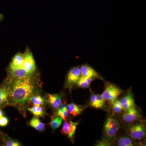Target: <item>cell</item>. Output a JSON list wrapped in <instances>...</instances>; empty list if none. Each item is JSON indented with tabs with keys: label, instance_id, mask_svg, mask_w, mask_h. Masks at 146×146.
Here are the masks:
<instances>
[{
	"label": "cell",
	"instance_id": "obj_1",
	"mask_svg": "<svg viewBox=\"0 0 146 146\" xmlns=\"http://www.w3.org/2000/svg\"><path fill=\"white\" fill-rule=\"evenodd\" d=\"M35 84L32 76L11 79L9 83L8 105L24 106L31 100Z\"/></svg>",
	"mask_w": 146,
	"mask_h": 146
},
{
	"label": "cell",
	"instance_id": "obj_2",
	"mask_svg": "<svg viewBox=\"0 0 146 146\" xmlns=\"http://www.w3.org/2000/svg\"><path fill=\"white\" fill-rule=\"evenodd\" d=\"M120 125L118 120L114 117H108L106 120L104 125L103 140L112 143L115 139Z\"/></svg>",
	"mask_w": 146,
	"mask_h": 146
},
{
	"label": "cell",
	"instance_id": "obj_3",
	"mask_svg": "<svg viewBox=\"0 0 146 146\" xmlns=\"http://www.w3.org/2000/svg\"><path fill=\"white\" fill-rule=\"evenodd\" d=\"M126 127V134L135 141H141L146 135V127L141 121L128 123Z\"/></svg>",
	"mask_w": 146,
	"mask_h": 146
},
{
	"label": "cell",
	"instance_id": "obj_4",
	"mask_svg": "<svg viewBox=\"0 0 146 146\" xmlns=\"http://www.w3.org/2000/svg\"><path fill=\"white\" fill-rule=\"evenodd\" d=\"M122 90L113 83H108L105 85L102 96L110 105L117 99L122 93Z\"/></svg>",
	"mask_w": 146,
	"mask_h": 146
},
{
	"label": "cell",
	"instance_id": "obj_5",
	"mask_svg": "<svg viewBox=\"0 0 146 146\" xmlns=\"http://www.w3.org/2000/svg\"><path fill=\"white\" fill-rule=\"evenodd\" d=\"M123 112L121 115V118L123 121L127 123H130L140 121L141 119V112L136 108V106L123 110Z\"/></svg>",
	"mask_w": 146,
	"mask_h": 146
},
{
	"label": "cell",
	"instance_id": "obj_6",
	"mask_svg": "<svg viewBox=\"0 0 146 146\" xmlns=\"http://www.w3.org/2000/svg\"><path fill=\"white\" fill-rule=\"evenodd\" d=\"M81 76L80 66H75L71 68L66 76V85L67 87L71 89L73 86L76 84Z\"/></svg>",
	"mask_w": 146,
	"mask_h": 146
},
{
	"label": "cell",
	"instance_id": "obj_7",
	"mask_svg": "<svg viewBox=\"0 0 146 146\" xmlns=\"http://www.w3.org/2000/svg\"><path fill=\"white\" fill-rule=\"evenodd\" d=\"M22 67L30 72L34 73L36 70V66L33 55L30 50L27 49L23 54Z\"/></svg>",
	"mask_w": 146,
	"mask_h": 146
},
{
	"label": "cell",
	"instance_id": "obj_8",
	"mask_svg": "<svg viewBox=\"0 0 146 146\" xmlns=\"http://www.w3.org/2000/svg\"><path fill=\"white\" fill-rule=\"evenodd\" d=\"M79 122H72L71 121H65L63 124V127L60 132L68 136V138L72 139L75 133Z\"/></svg>",
	"mask_w": 146,
	"mask_h": 146
},
{
	"label": "cell",
	"instance_id": "obj_9",
	"mask_svg": "<svg viewBox=\"0 0 146 146\" xmlns=\"http://www.w3.org/2000/svg\"><path fill=\"white\" fill-rule=\"evenodd\" d=\"M80 68L81 76L91 78L94 79L96 78H101L99 74L93 67L88 64H83L80 67Z\"/></svg>",
	"mask_w": 146,
	"mask_h": 146
},
{
	"label": "cell",
	"instance_id": "obj_10",
	"mask_svg": "<svg viewBox=\"0 0 146 146\" xmlns=\"http://www.w3.org/2000/svg\"><path fill=\"white\" fill-rule=\"evenodd\" d=\"M9 83L5 82L0 85V107L3 108L8 105Z\"/></svg>",
	"mask_w": 146,
	"mask_h": 146
},
{
	"label": "cell",
	"instance_id": "obj_11",
	"mask_svg": "<svg viewBox=\"0 0 146 146\" xmlns=\"http://www.w3.org/2000/svg\"><path fill=\"white\" fill-rule=\"evenodd\" d=\"M11 79L22 78L32 76L33 73L30 72L24 69L23 67L14 69L9 70Z\"/></svg>",
	"mask_w": 146,
	"mask_h": 146
},
{
	"label": "cell",
	"instance_id": "obj_12",
	"mask_svg": "<svg viewBox=\"0 0 146 146\" xmlns=\"http://www.w3.org/2000/svg\"><path fill=\"white\" fill-rule=\"evenodd\" d=\"M116 144L117 146H133L137 145L138 144L135 140L126 134L117 138Z\"/></svg>",
	"mask_w": 146,
	"mask_h": 146
},
{
	"label": "cell",
	"instance_id": "obj_13",
	"mask_svg": "<svg viewBox=\"0 0 146 146\" xmlns=\"http://www.w3.org/2000/svg\"><path fill=\"white\" fill-rule=\"evenodd\" d=\"M123 107V110L129 109L130 108L136 106L134 98L131 92H128L120 100Z\"/></svg>",
	"mask_w": 146,
	"mask_h": 146
},
{
	"label": "cell",
	"instance_id": "obj_14",
	"mask_svg": "<svg viewBox=\"0 0 146 146\" xmlns=\"http://www.w3.org/2000/svg\"><path fill=\"white\" fill-rule=\"evenodd\" d=\"M23 60V54L21 52L16 54L12 58L9 66V70H14L22 67Z\"/></svg>",
	"mask_w": 146,
	"mask_h": 146
},
{
	"label": "cell",
	"instance_id": "obj_15",
	"mask_svg": "<svg viewBox=\"0 0 146 146\" xmlns=\"http://www.w3.org/2000/svg\"><path fill=\"white\" fill-rule=\"evenodd\" d=\"M48 102L50 104L54 109H57L59 105L62 102V98L58 94L48 95Z\"/></svg>",
	"mask_w": 146,
	"mask_h": 146
},
{
	"label": "cell",
	"instance_id": "obj_16",
	"mask_svg": "<svg viewBox=\"0 0 146 146\" xmlns=\"http://www.w3.org/2000/svg\"><path fill=\"white\" fill-rule=\"evenodd\" d=\"M66 106L69 114L74 117L80 115L83 110V108L80 106L78 105L73 103L67 104Z\"/></svg>",
	"mask_w": 146,
	"mask_h": 146
},
{
	"label": "cell",
	"instance_id": "obj_17",
	"mask_svg": "<svg viewBox=\"0 0 146 146\" xmlns=\"http://www.w3.org/2000/svg\"><path fill=\"white\" fill-rule=\"evenodd\" d=\"M30 125L39 131H42L45 128V124L42 123L36 116H34L32 118L30 121Z\"/></svg>",
	"mask_w": 146,
	"mask_h": 146
},
{
	"label": "cell",
	"instance_id": "obj_18",
	"mask_svg": "<svg viewBox=\"0 0 146 146\" xmlns=\"http://www.w3.org/2000/svg\"><path fill=\"white\" fill-rule=\"evenodd\" d=\"M94 80L95 79L91 78L81 76L76 85H77L80 88L86 89L89 88L91 82Z\"/></svg>",
	"mask_w": 146,
	"mask_h": 146
},
{
	"label": "cell",
	"instance_id": "obj_19",
	"mask_svg": "<svg viewBox=\"0 0 146 146\" xmlns=\"http://www.w3.org/2000/svg\"><path fill=\"white\" fill-rule=\"evenodd\" d=\"M63 121L62 118L59 116L56 115L52 116L51 117V120L49 124L50 126L53 129L55 130L60 127L62 124Z\"/></svg>",
	"mask_w": 146,
	"mask_h": 146
},
{
	"label": "cell",
	"instance_id": "obj_20",
	"mask_svg": "<svg viewBox=\"0 0 146 146\" xmlns=\"http://www.w3.org/2000/svg\"><path fill=\"white\" fill-rule=\"evenodd\" d=\"M29 111L31 112L35 116L37 117H43L45 114L44 110L40 106H34L28 108Z\"/></svg>",
	"mask_w": 146,
	"mask_h": 146
},
{
	"label": "cell",
	"instance_id": "obj_21",
	"mask_svg": "<svg viewBox=\"0 0 146 146\" xmlns=\"http://www.w3.org/2000/svg\"><path fill=\"white\" fill-rule=\"evenodd\" d=\"M111 105L112 106V111L115 114H119L123 111L122 105L120 100L118 99L116 100Z\"/></svg>",
	"mask_w": 146,
	"mask_h": 146
},
{
	"label": "cell",
	"instance_id": "obj_22",
	"mask_svg": "<svg viewBox=\"0 0 146 146\" xmlns=\"http://www.w3.org/2000/svg\"><path fill=\"white\" fill-rule=\"evenodd\" d=\"M31 101L34 106H41L45 104L44 99L41 96H35L32 97Z\"/></svg>",
	"mask_w": 146,
	"mask_h": 146
},
{
	"label": "cell",
	"instance_id": "obj_23",
	"mask_svg": "<svg viewBox=\"0 0 146 146\" xmlns=\"http://www.w3.org/2000/svg\"><path fill=\"white\" fill-rule=\"evenodd\" d=\"M56 115L62 118L64 121H67V119L69 117V112L67 109V106L64 108L63 109L57 110Z\"/></svg>",
	"mask_w": 146,
	"mask_h": 146
},
{
	"label": "cell",
	"instance_id": "obj_24",
	"mask_svg": "<svg viewBox=\"0 0 146 146\" xmlns=\"http://www.w3.org/2000/svg\"><path fill=\"white\" fill-rule=\"evenodd\" d=\"M90 105L91 107L96 109H100L97 100L96 96L94 94H92L90 97Z\"/></svg>",
	"mask_w": 146,
	"mask_h": 146
},
{
	"label": "cell",
	"instance_id": "obj_25",
	"mask_svg": "<svg viewBox=\"0 0 146 146\" xmlns=\"http://www.w3.org/2000/svg\"><path fill=\"white\" fill-rule=\"evenodd\" d=\"M96 96L97 100H98V103L100 109L104 108L106 106V101L101 95L97 94L96 95Z\"/></svg>",
	"mask_w": 146,
	"mask_h": 146
},
{
	"label": "cell",
	"instance_id": "obj_26",
	"mask_svg": "<svg viewBox=\"0 0 146 146\" xmlns=\"http://www.w3.org/2000/svg\"><path fill=\"white\" fill-rule=\"evenodd\" d=\"M5 146H20L19 143L17 141H14V140L11 139L5 138V140H4Z\"/></svg>",
	"mask_w": 146,
	"mask_h": 146
},
{
	"label": "cell",
	"instance_id": "obj_27",
	"mask_svg": "<svg viewBox=\"0 0 146 146\" xmlns=\"http://www.w3.org/2000/svg\"><path fill=\"white\" fill-rule=\"evenodd\" d=\"M112 144V143H110V142H108V141L102 139L101 141H98L95 145V146H109L111 145Z\"/></svg>",
	"mask_w": 146,
	"mask_h": 146
},
{
	"label": "cell",
	"instance_id": "obj_28",
	"mask_svg": "<svg viewBox=\"0 0 146 146\" xmlns=\"http://www.w3.org/2000/svg\"><path fill=\"white\" fill-rule=\"evenodd\" d=\"M9 120L8 118L5 116L0 118V126L4 127L8 124Z\"/></svg>",
	"mask_w": 146,
	"mask_h": 146
},
{
	"label": "cell",
	"instance_id": "obj_29",
	"mask_svg": "<svg viewBox=\"0 0 146 146\" xmlns=\"http://www.w3.org/2000/svg\"><path fill=\"white\" fill-rule=\"evenodd\" d=\"M3 116V113L2 110H1V108L0 107V118L1 117Z\"/></svg>",
	"mask_w": 146,
	"mask_h": 146
},
{
	"label": "cell",
	"instance_id": "obj_30",
	"mask_svg": "<svg viewBox=\"0 0 146 146\" xmlns=\"http://www.w3.org/2000/svg\"><path fill=\"white\" fill-rule=\"evenodd\" d=\"M2 18V16L0 14V21H1V20Z\"/></svg>",
	"mask_w": 146,
	"mask_h": 146
}]
</instances>
